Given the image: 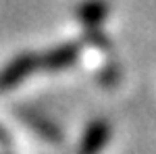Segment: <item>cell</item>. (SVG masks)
I'll list each match as a JSON object with an SVG mask.
<instances>
[{
	"label": "cell",
	"instance_id": "6da1fadb",
	"mask_svg": "<svg viewBox=\"0 0 156 154\" xmlns=\"http://www.w3.org/2000/svg\"><path fill=\"white\" fill-rule=\"evenodd\" d=\"M108 138V127L104 123H94L90 131L85 133V140H83V146H81V154H98L100 148L104 146Z\"/></svg>",
	"mask_w": 156,
	"mask_h": 154
}]
</instances>
